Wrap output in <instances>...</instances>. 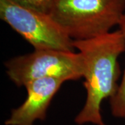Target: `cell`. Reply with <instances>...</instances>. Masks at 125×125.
Wrapping results in <instances>:
<instances>
[{
    "label": "cell",
    "instance_id": "6da1fadb",
    "mask_svg": "<svg viewBox=\"0 0 125 125\" xmlns=\"http://www.w3.org/2000/svg\"><path fill=\"white\" fill-rule=\"evenodd\" d=\"M83 62V85L86 91L85 104L75 117L78 125H105L101 113L104 100L115 94L120 76L118 58L125 52V40L121 31L85 40H73Z\"/></svg>",
    "mask_w": 125,
    "mask_h": 125
},
{
    "label": "cell",
    "instance_id": "3957f363",
    "mask_svg": "<svg viewBox=\"0 0 125 125\" xmlns=\"http://www.w3.org/2000/svg\"><path fill=\"white\" fill-rule=\"evenodd\" d=\"M10 80L18 87L33 81L55 78L65 81L83 77L80 54L53 49H34L33 52L10 58L4 62Z\"/></svg>",
    "mask_w": 125,
    "mask_h": 125
},
{
    "label": "cell",
    "instance_id": "8992f818",
    "mask_svg": "<svg viewBox=\"0 0 125 125\" xmlns=\"http://www.w3.org/2000/svg\"><path fill=\"white\" fill-rule=\"evenodd\" d=\"M118 27L125 40V13L121 18ZM109 101L112 115L125 120V67L116 93Z\"/></svg>",
    "mask_w": 125,
    "mask_h": 125
},
{
    "label": "cell",
    "instance_id": "52a82bcc",
    "mask_svg": "<svg viewBox=\"0 0 125 125\" xmlns=\"http://www.w3.org/2000/svg\"><path fill=\"white\" fill-rule=\"evenodd\" d=\"M23 8L49 14L55 0H9Z\"/></svg>",
    "mask_w": 125,
    "mask_h": 125
},
{
    "label": "cell",
    "instance_id": "5b68a950",
    "mask_svg": "<svg viewBox=\"0 0 125 125\" xmlns=\"http://www.w3.org/2000/svg\"><path fill=\"white\" fill-rule=\"evenodd\" d=\"M65 81L47 78L29 82L24 86L27 96L24 102L13 109L5 125H34L37 120H44L52 99Z\"/></svg>",
    "mask_w": 125,
    "mask_h": 125
},
{
    "label": "cell",
    "instance_id": "7a4b0ae2",
    "mask_svg": "<svg viewBox=\"0 0 125 125\" xmlns=\"http://www.w3.org/2000/svg\"><path fill=\"white\" fill-rule=\"evenodd\" d=\"M125 0H55L49 15L72 40L94 38L118 26Z\"/></svg>",
    "mask_w": 125,
    "mask_h": 125
},
{
    "label": "cell",
    "instance_id": "277c9868",
    "mask_svg": "<svg viewBox=\"0 0 125 125\" xmlns=\"http://www.w3.org/2000/svg\"><path fill=\"white\" fill-rule=\"evenodd\" d=\"M0 18L36 50H75L73 40L49 14L23 8L9 0H0Z\"/></svg>",
    "mask_w": 125,
    "mask_h": 125
}]
</instances>
